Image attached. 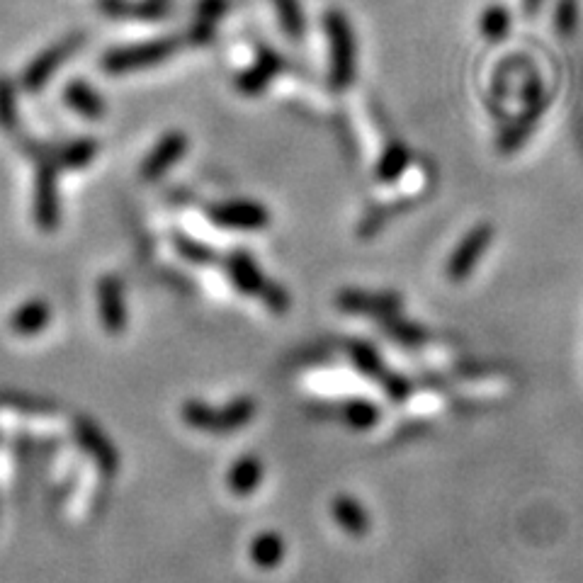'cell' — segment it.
Listing matches in <instances>:
<instances>
[{"instance_id":"cell-1","label":"cell","mask_w":583,"mask_h":583,"mask_svg":"<svg viewBox=\"0 0 583 583\" xmlns=\"http://www.w3.org/2000/svg\"><path fill=\"white\" fill-rule=\"evenodd\" d=\"M326 35L331 49V86L333 90H345L353 86L355 71H358V49L355 35L348 18L338 10L326 13Z\"/></svg>"},{"instance_id":"cell-2","label":"cell","mask_w":583,"mask_h":583,"mask_svg":"<svg viewBox=\"0 0 583 583\" xmlns=\"http://www.w3.org/2000/svg\"><path fill=\"white\" fill-rule=\"evenodd\" d=\"M180 49L178 37H161L154 42L132 44V47L110 49L103 59V69L107 73H129L149 69V66H158L168 61Z\"/></svg>"},{"instance_id":"cell-3","label":"cell","mask_w":583,"mask_h":583,"mask_svg":"<svg viewBox=\"0 0 583 583\" xmlns=\"http://www.w3.org/2000/svg\"><path fill=\"white\" fill-rule=\"evenodd\" d=\"M256 416V404L251 399H241L236 404L226 406L224 411L207 409L202 404H185L183 418L195 426L197 430H212V433H229V430H239L246 426L251 418Z\"/></svg>"},{"instance_id":"cell-4","label":"cell","mask_w":583,"mask_h":583,"mask_svg":"<svg viewBox=\"0 0 583 583\" xmlns=\"http://www.w3.org/2000/svg\"><path fill=\"white\" fill-rule=\"evenodd\" d=\"M81 47H83V35H71V37L61 39V42L52 44L49 49H44L42 54L35 56V59L27 64L25 73H22V88H25L27 93H37V90H42L49 81H52L54 73L71 59L73 52H78Z\"/></svg>"},{"instance_id":"cell-5","label":"cell","mask_w":583,"mask_h":583,"mask_svg":"<svg viewBox=\"0 0 583 583\" xmlns=\"http://www.w3.org/2000/svg\"><path fill=\"white\" fill-rule=\"evenodd\" d=\"M209 217L219 226H226V229H263L270 222L268 209L258 205V202L246 200L224 202V205L212 207Z\"/></svg>"},{"instance_id":"cell-6","label":"cell","mask_w":583,"mask_h":583,"mask_svg":"<svg viewBox=\"0 0 583 583\" xmlns=\"http://www.w3.org/2000/svg\"><path fill=\"white\" fill-rule=\"evenodd\" d=\"M188 149V137L183 132H168L158 144L154 146L149 156L141 163V178L144 180H156L161 178L168 168L175 166Z\"/></svg>"},{"instance_id":"cell-7","label":"cell","mask_w":583,"mask_h":583,"mask_svg":"<svg viewBox=\"0 0 583 583\" xmlns=\"http://www.w3.org/2000/svg\"><path fill=\"white\" fill-rule=\"evenodd\" d=\"M98 8L103 10L107 18L141 22L163 20L171 13L168 0H98Z\"/></svg>"},{"instance_id":"cell-8","label":"cell","mask_w":583,"mask_h":583,"mask_svg":"<svg viewBox=\"0 0 583 583\" xmlns=\"http://www.w3.org/2000/svg\"><path fill=\"white\" fill-rule=\"evenodd\" d=\"M285 59L280 54L273 52V49H260L258 61L251 66L248 71H243L236 81V88L241 90L243 95H258L263 93L270 83L275 81L277 73L285 69Z\"/></svg>"},{"instance_id":"cell-9","label":"cell","mask_w":583,"mask_h":583,"mask_svg":"<svg viewBox=\"0 0 583 583\" xmlns=\"http://www.w3.org/2000/svg\"><path fill=\"white\" fill-rule=\"evenodd\" d=\"M489 241H491L489 226H479L477 231H472V234L464 239L462 246L457 248V253L452 256L450 265H447V275H450V280H455V282L464 280V277L469 275V270H472V265L477 263L479 253L484 251V246Z\"/></svg>"},{"instance_id":"cell-10","label":"cell","mask_w":583,"mask_h":583,"mask_svg":"<svg viewBox=\"0 0 583 583\" xmlns=\"http://www.w3.org/2000/svg\"><path fill=\"white\" fill-rule=\"evenodd\" d=\"M56 158L47 161L44 158L42 166H39V178H37V219L44 226H54L56 224Z\"/></svg>"},{"instance_id":"cell-11","label":"cell","mask_w":583,"mask_h":583,"mask_svg":"<svg viewBox=\"0 0 583 583\" xmlns=\"http://www.w3.org/2000/svg\"><path fill=\"white\" fill-rule=\"evenodd\" d=\"M64 100L71 110H76L78 115L88 117V120H100L105 115V103L86 81H73L64 90Z\"/></svg>"},{"instance_id":"cell-12","label":"cell","mask_w":583,"mask_h":583,"mask_svg":"<svg viewBox=\"0 0 583 583\" xmlns=\"http://www.w3.org/2000/svg\"><path fill=\"white\" fill-rule=\"evenodd\" d=\"M338 304L345 311H353V314H389V311L399 309V299L387 297V294L367 297V294L345 292L343 297H338Z\"/></svg>"},{"instance_id":"cell-13","label":"cell","mask_w":583,"mask_h":583,"mask_svg":"<svg viewBox=\"0 0 583 583\" xmlns=\"http://www.w3.org/2000/svg\"><path fill=\"white\" fill-rule=\"evenodd\" d=\"M229 270H231V277H234V282L239 285L241 292H246V294L263 292L265 280H263V275H260L256 260L248 258L243 251L234 253V258H231V263H229Z\"/></svg>"},{"instance_id":"cell-14","label":"cell","mask_w":583,"mask_h":583,"mask_svg":"<svg viewBox=\"0 0 583 583\" xmlns=\"http://www.w3.org/2000/svg\"><path fill=\"white\" fill-rule=\"evenodd\" d=\"M100 307H103L107 331L120 333L124 328V304L120 285L115 280H103V285H100Z\"/></svg>"},{"instance_id":"cell-15","label":"cell","mask_w":583,"mask_h":583,"mask_svg":"<svg viewBox=\"0 0 583 583\" xmlns=\"http://www.w3.org/2000/svg\"><path fill=\"white\" fill-rule=\"evenodd\" d=\"M260 477H263V464L258 457H243L229 472V489L236 496H246L256 491Z\"/></svg>"},{"instance_id":"cell-16","label":"cell","mask_w":583,"mask_h":583,"mask_svg":"<svg viewBox=\"0 0 583 583\" xmlns=\"http://www.w3.org/2000/svg\"><path fill=\"white\" fill-rule=\"evenodd\" d=\"M226 10V0H202L200 8H197V20L192 25L190 32V42L197 44H207L214 35V25L222 18V13Z\"/></svg>"},{"instance_id":"cell-17","label":"cell","mask_w":583,"mask_h":583,"mask_svg":"<svg viewBox=\"0 0 583 583\" xmlns=\"http://www.w3.org/2000/svg\"><path fill=\"white\" fill-rule=\"evenodd\" d=\"M333 515L341 523V528L350 535H365L367 532V513L362 511V506L355 498L341 496L333 503Z\"/></svg>"},{"instance_id":"cell-18","label":"cell","mask_w":583,"mask_h":583,"mask_svg":"<svg viewBox=\"0 0 583 583\" xmlns=\"http://www.w3.org/2000/svg\"><path fill=\"white\" fill-rule=\"evenodd\" d=\"M285 557V545H282V537L275 532H265L260 535L251 547V559L263 569H273L280 564V559Z\"/></svg>"},{"instance_id":"cell-19","label":"cell","mask_w":583,"mask_h":583,"mask_svg":"<svg viewBox=\"0 0 583 583\" xmlns=\"http://www.w3.org/2000/svg\"><path fill=\"white\" fill-rule=\"evenodd\" d=\"M95 154H98V144L93 139H78L56 151L54 158L61 168H83L93 161Z\"/></svg>"},{"instance_id":"cell-20","label":"cell","mask_w":583,"mask_h":583,"mask_svg":"<svg viewBox=\"0 0 583 583\" xmlns=\"http://www.w3.org/2000/svg\"><path fill=\"white\" fill-rule=\"evenodd\" d=\"M409 158H411V154L404 144H392L387 149V154H384L382 161H379L377 178L382 180V183H392V180L399 178V175L404 173V168L409 166Z\"/></svg>"},{"instance_id":"cell-21","label":"cell","mask_w":583,"mask_h":583,"mask_svg":"<svg viewBox=\"0 0 583 583\" xmlns=\"http://www.w3.org/2000/svg\"><path fill=\"white\" fill-rule=\"evenodd\" d=\"M479 30L481 35L491 39V42H501V39L508 35V30H511V15H508V10H503L501 5H494V8L481 13Z\"/></svg>"},{"instance_id":"cell-22","label":"cell","mask_w":583,"mask_h":583,"mask_svg":"<svg viewBox=\"0 0 583 583\" xmlns=\"http://www.w3.org/2000/svg\"><path fill=\"white\" fill-rule=\"evenodd\" d=\"M0 127L8 132L20 127L18 98H15V86L8 76H0Z\"/></svg>"},{"instance_id":"cell-23","label":"cell","mask_w":583,"mask_h":583,"mask_svg":"<svg viewBox=\"0 0 583 583\" xmlns=\"http://www.w3.org/2000/svg\"><path fill=\"white\" fill-rule=\"evenodd\" d=\"M49 321V307L42 302L27 304L25 309L18 311V316L13 319L15 333H37L39 328Z\"/></svg>"},{"instance_id":"cell-24","label":"cell","mask_w":583,"mask_h":583,"mask_svg":"<svg viewBox=\"0 0 583 583\" xmlns=\"http://www.w3.org/2000/svg\"><path fill=\"white\" fill-rule=\"evenodd\" d=\"M275 8L282 20V27H285L292 37L302 35L304 18H302V10H299L297 0H275Z\"/></svg>"},{"instance_id":"cell-25","label":"cell","mask_w":583,"mask_h":583,"mask_svg":"<svg viewBox=\"0 0 583 583\" xmlns=\"http://www.w3.org/2000/svg\"><path fill=\"white\" fill-rule=\"evenodd\" d=\"M379 418L377 406L365 404V401H355V404L345 406V421L355 428H370Z\"/></svg>"},{"instance_id":"cell-26","label":"cell","mask_w":583,"mask_h":583,"mask_svg":"<svg viewBox=\"0 0 583 583\" xmlns=\"http://www.w3.org/2000/svg\"><path fill=\"white\" fill-rule=\"evenodd\" d=\"M178 248H180V256L192 260V263H205V260L212 258V251H209L207 246H202V243H197V241L178 239Z\"/></svg>"},{"instance_id":"cell-27","label":"cell","mask_w":583,"mask_h":583,"mask_svg":"<svg viewBox=\"0 0 583 583\" xmlns=\"http://www.w3.org/2000/svg\"><path fill=\"white\" fill-rule=\"evenodd\" d=\"M389 333H392L396 341H401L406 345H416V343L423 341V333L409 324H396V326L389 328Z\"/></svg>"},{"instance_id":"cell-28","label":"cell","mask_w":583,"mask_h":583,"mask_svg":"<svg viewBox=\"0 0 583 583\" xmlns=\"http://www.w3.org/2000/svg\"><path fill=\"white\" fill-rule=\"evenodd\" d=\"M571 0H564L562 3V8H559V13H557V25H559V30H569L571 27V22H574V13H571Z\"/></svg>"},{"instance_id":"cell-29","label":"cell","mask_w":583,"mask_h":583,"mask_svg":"<svg viewBox=\"0 0 583 583\" xmlns=\"http://www.w3.org/2000/svg\"><path fill=\"white\" fill-rule=\"evenodd\" d=\"M540 3L542 0H523V8L528 10V13H535V10L540 8Z\"/></svg>"}]
</instances>
